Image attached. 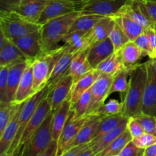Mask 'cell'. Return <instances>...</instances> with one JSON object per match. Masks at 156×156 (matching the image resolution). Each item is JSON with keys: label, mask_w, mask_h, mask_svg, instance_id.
Instances as JSON below:
<instances>
[{"label": "cell", "mask_w": 156, "mask_h": 156, "mask_svg": "<svg viewBox=\"0 0 156 156\" xmlns=\"http://www.w3.org/2000/svg\"><path fill=\"white\" fill-rule=\"evenodd\" d=\"M92 69H93L92 67H91V66L90 65L88 59H86V60L84 61L82 64H80V65L75 69V71L72 73L71 76L73 77L75 82V81L78 80L79 79L82 78V76L88 74V73H90Z\"/></svg>", "instance_id": "obj_46"}, {"label": "cell", "mask_w": 156, "mask_h": 156, "mask_svg": "<svg viewBox=\"0 0 156 156\" xmlns=\"http://www.w3.org/2000/svg\"><path fill=\"white\" fill-rule=\"evenodd\" d=\"M149 16L156 24V0H143Z\"/></svg>", "instance_id": "obj_47"}, {"label": "cell", "mask_w": 156, "mask_h": 156, "mask_svg": "<svg viewBox=\"0 0 156 156\" xmlns=\"http://www.w3.org/2000/svg\"><path fill=\"white\" fill-rule=\"evenodd\" d=\"M114 76L101 73L92 86L91 87V99L87 110L88 115L99 114L98 111L105 104L107 98L109 97L110 89L112 85Z\"/></svg>", "instance_id": "obj_8"}, {"label": "cell", "mask_w": 156, "mask_h": 156, "mask_svg": "<svg viewBox=\"0 0 156 156\" xmlns=\"http://www.w3.org/2000/svg\"><path fill=\"white\" fill-rule=\"evenodd\" d=\"M57 142L52 141L48 147L39 156H57Z\"/></svg>", "instance_id": "obj_50"}, {"label": "cell", "mask_w": 156, "mask_h": 156, "mask_svg": "<svg viewBox=\"0 0 156 156\" xmlns=\"http://www.w3.org/2000/svg\"><path fill=\"white\" fill-rule=\"evenodd\" d=\"M102 117H104V116L101 115V114L91 115L89 120L85 123V124L80 129L76 138L72 143L70 149L75 147V146H81V145L89 144L94 140L96 130L98 127V125Z\"/></svg>", "instance_id": "obj_22"}, {"label": "cell", "mask_w": 156, "mask_h": 156, "mask_svg": "<svg viewBox=\"0 0 156 156\" xmlns=\"http://www.w3.org/2000/svg\"><path fill=\"white\" fill-rule=\"evenodd\" d=\"M132 136L126 129L123 133L111 142L104 150L97 154L96 156H117L126 145L132 141Z\"/></svg>", "instance_id": "obj_32"}, {"label": "cell", "mask_w": 156, "mask_h": 156, "mask_svg": "<svg viewBox=\"0 0 156 156\" xmlns=\"http://www.w3.org/2000/svg\"><path fill=\"white\" fill-rule=\"evenodd\" d=\"M0 156H12V155H9L7 152H3V153L0 154Z\"/></svg>", "instance_id": "obj_56"}, {"label": "cell", "mask_w": 156, "mask_h": 156, "mask_svg": "<svg viewBox=\"0 0 156 156\" xmlns=\"http://www.w3.org/2000/svg\"><path fill=\"white\" fill-rule=\"evenodd\" d=\"M147 65V82L143 98V113L156 117V73L149 59Z\"/></svg>", "instance_id": "obj_15"}, {"label": "cell", "mask_w": 156, "mask_h": 156, "mask_svg": "<svg viewBox=\"0 0 156 156\" xmlns=\"http://www.w3.org/2000/svg\"><path fill=\"white\" fill-rule=\"evenodd\" d=\"M126 129H128L129 133L131 134L133 139L140 136L143 135L145 133L140 123L135 117H129V118H128L127 128Z\"/></svg>", "instance_id": "obj_45"}, {"label": "cell", "mask_w": 156, "mask_h": 156, "mask_svg": "<svg viewBox=\"0 0 156 156\" xmlns=\"http://www.w3.org/2000/svg\"><path fill=\"white\" fill-rule=\"evenodd\" d=\"M71 111L70 96L64 101L56 109L52 111L51 135L53 141H58L62 129L66 123Z\"/></svg>", "instance_id": "obj_17"}, {"label": "cell", "mask_w": 156, "mask_h": 156, "mask_svg": "<svg viewBox=\"0 0 156 156\" xmlns=\"http://www.w3.org/2000/svg\"><path fill=\"white\" fill-rule=\"evenodd\" d=\"M41 26L13 11L1 10L0 12V31L11 41L37 31L41 28Z\"/></svg>", "instance_id": "obj_3"}, {"label": "cell", "mask_w": 156, "mask_h": 156, "mask_svg": "<svg viewBox=\"0 0 156 156\" xmlns=\"http://www.w3.org/2000/svg\"><path fill=\"white\" fill-rule=\"evenodd\" d=\"M23 104L21 108H19L16 114H15L11 121L5 127L2 133L0 134V154L9 151L11 146L13 143L15 137L18 130V124H19V117L21 114V108H22Z\"/></svg>", "instance_id": "obj_26"}, {"label": "cell", "mask_w": 156, "mask_h": 156, "mask_svg": "<svg viewBox=\"0 0 156 156\" xmlns=\"http://www.w3.org/2000/svg\"><path fill=\"white\" fill-rule=\"evenodd\" d=\"M122 59L120 50L114 51L108 58L102 61L95 68L99 73L106 74L108 76H114L120 71L126 69Z\"/></svg>", "instance_id": "obj_27"}, {"label": "cell", "mask_w": 156, "mask_h": 156, "mask_svg": "<svg viewBox=\"0 0 156 156\" xmlns=\"http://www.w3.org/2000/svg\"><path fill=\"white\" fill-rule=\"evenodd\" d=\"M52 111L39 129L21 149V156H39L49 146L53 140L51 135Z\"/></svg>", "instance_id": "obj_6"}, {"label": "cell", "mask_w": 156, "mask_h": 156, "mask_svg": "<svg viewBox=\"0 0 156 156\" xmlns=\"http://www.w3.org/2000/svg\"><path fill=\"white\" fill-rule=\"evenodd\" d=\"M133 68V66L126 67L114 76L109 95L115 92H119L120 94H126L129 88V80H127V77L129 76Z\"/></svg>", "instance_id": "obj_35"}, {"label": "cell", "mask_w": 156, "mask_h": 156, "mask_svg": "<svg viewBox=\"0 0 156 156\" xmlns=\"http://www.w3.org/2000/svg\"><path fill=\"white\" fill-rule=\"evenodd\" d=\"M117 14L127 15L145 29H156L155 23L149 16L143 0H128Z\"/></svg>", "instance_id": "obj_13"}, {"label": "cell", "mask_w": 156, "mask_h": 156, "mask_svg": "<svg viewBox=\"0 0 156 156\" xmlns=\"http://www.w3.org/2000/svg\"><path fill=\"white\" fill-rule=\"evenodd\" d=\"M67 48L68 47L66 44L60 46L56 50L43 54L32 63L34 78L33 89L34 93L41 91L47 86L49 78L54 69L55 65Z\"/></svg>", "instance_id": "obj_4"}, {"label": "cell", "mask_w": 156, "mask_h": 156, "mask_svg": "<svg viewBox=\"0 0 156 156\" xmlns=\"http://www.w3.org/2000/svg\"><path fill=\"white\" fill-rule=\"evenodd\" d=\"M49 0H19L5 10L13 11L27 20L37 23Z\"/></svg>", "instance_id": "obj_14"}, {"label": "cell", "mask_w": 156, "mask_h": 156, "mask_svg": "<svg viewBox=\"0 0 156 156\" xmlns=\"http://www.w3.org/2000/svg\"><path fill=\"white\" fill-rule=\"evenodd\" d=\"M23 104H17L15 102L0 104V134L4 131Z\"/></svg>", "instance_id": "obj_36"}, {"label": "cell", "mask_w": 156, "mask_h": 156, "mask_svg": "<svg viewBox=\"0 0 156 156\" xmlns=\"http://www.w3.org/2000/svg\"><path fill=\"white\" fill-rule=\"evenodd\" d=\"M127 122L128 119H126L115 129L109 131L108 133H106L103 136L99 137L98 139L91 142L90 143V148L92 149L93 152L97 155L102 150H104L111 142L114 141L117 137H118L120 134L123 133L126 130V128H127Z\"/></svg>", "instance_id": "obj_28"}, {"label": "cell", "mask_w": 156, "mask_h": 156, "mask_svg": "<svg viewBox=\"0 0 156 156\" xmlns=\"http://www.w3.org/2000/svg\"><path fill=\"white\" fill-rule=\"evenodd\" d=\"M145 32L149 37L151 47H152V50L156 56V29L152 28V27L145 29Z\"/></svg>", "instance_id": "obj_49"}, {"label": "cell", "mask_w": 156, "mask_h": 156, "mask_svg": "<svg viewBox=\"0 0 156 156\" xmlns=\"http://www.w3.org/2000/svg\"><path fill=\"white\" fill-rule=\"evenodd\" d=\"M73 82L74 79L73 76L70 74H66L50 88L49 97L50 98L52 111L56 109L64 101L69 97Z\"/></svg>", "instance_id": "obj_16"}, {"label": "cell", "mask_w": 156, "mask_h": 156, "mask_svg": "<svg viewBox=\"0 0 156 156\" xmlns=\"http://www.w3.org/2000/svg\"><path fill=\"white\" fill-rule=\"evenodd\" d=\"M114 51V45L110 38L108 37L96 43L90 47L87 55V59L91 67L95 69L102 61L105 60Z\"/></svg>", "instance_id": "obj_18"}, {"label": "cell", "mask_w": 156, "mask_h": 156, "mask_svg": "<svg viewBox=\"0 0 156 156\" xmlns=\"http://www.w3.org/2000/svg\"><path fill=\"white\" fill-rule=\"evenodd\" d=\"M101 73H99L97 69H94L90 73L82 76V78L73 82L72 86L71 92H70V101L71 106L74 105L78 99L84 94L86 91L91 88L96 79L100 76Z\"/></svg>", "instance_id": "obj_25"}, {"label": "cell", "mask_w": 156, "mask_h": 156, "mask_svg": "<svg viewBox=\"0 0 156 156\" xmlns=\"http://www.w3.org/2000/svg\"><path fill=\"white\" fill-rule=\"evenodd\" d=\"M90 147V143L89 144H85V145H81V146H75V147L71 148L64 152L61 156H78L80 153H82L84 150L87 149L88 148Z\"/></svg>", "instance_id": "obj_48"}, {"label": "cell", "mask_w": 156, "mask_h": 156, "mask_svg": "<svg viewBox=\"0 0 156 156\" xmlns=\"http://www.w3.org/2000/svg\"><path fill=\"white\" fill-rule=\"evenodd\" d=\"M105 16L98 15H82L81 14L75 20L69 31H81L84 33H88Z\"/></svg>", "instance_id": "obj_33"}, {"label": "cell", "mask_w": 156, "mask_h": 156, "mask_svg": "<svg viewBox=\"0 0 156 156\" xmlns=\"http://www.w3.org/2000/svg\"><path fill=\"white\" fill-rule=\"evenodd\" d=\"M132 141L137 147L146 149L149 146L156 143V136L152 134L144 133L140 136L133 139Z\"/></svg>", "instance_id": "obj_43"}, {"label": "cell", "mask_w": 156, "mask_h": 156, "mask_svg": "<svg viewBox=\"0 0 156 156\" xmlns=\"http://www.w3.org/2000/svg\"><path fill=\"white\" fill-rule=\"evenodd\" d=\"M78 53L79 52H74L70 50L68 47L65 53L57 61L50 78H49L47 85H49L50 88H52L58 81L60 80L65 75L68 74L69 69L71 65L72 61Z\"/></svg>", "instance_id": "obj_24"}, {"label": "cell", "mask_w": 156, "mask_h": 156, "mask_svg": "<svg viewBox=\"0 0 156 156\" xmlns=\"http://www.w3.org/2000/svg\"><path fill=\"white\" fill-rule=\"evenodd\" d=\"M151 62H152V65H153L154 69H155V71L156 73V58H154V59H150Z\"/></svg>", "instance_id": "obj_53"}, {"label": "cell", "mask_w": 156, "mask_h": 156, "mask_svg": "<svg viewBox=\"0 0 156 156\" xmlns=\"http://www.w3.org/2000/svg\"><path fill=\"white\" fill-rule=\"evenodd\" d=\"M145 155L156 156V143L149 146V147L145 149Z\"/></svg>", "instance_id": "obj_51"}, {"label": "cell", "mask_w": 156, "mask_h": 156, "mask_svg": "<svg viewBox=\"0 0 156 156\" xmlns=\"http://www.w3.org/2000/svg\"><path fill=\"white\" fill-rule=\"evenodd\" d=\"M126 119L128 118L124 117L122 114L102 117L100 123L98 125V127L96 130L94 140L92 141L98 139L99 137L103 136L106 133H108L109 131L115 129L117 126H119Z\"/></svg>", "instance_id": "obj_34"}, {"label": "cell", "mask_w": 156, "mask_h": 156, "mask_svg": "<svg viewBox=\"0 0 156 156\" xmlns=\"http://www.w3.org/2000/svg\"><path fill=\"white\" fill-rule=\"evenodd\" d=\"M62 42L67 45L70 50L80 52L90 48L87 39V33L81 31H69L63 38Z\"/></svg>", "instance_id": "obj_31"}, {"label": "cell", "mask_w": 156, "mask_h": 156, "mask_svg": "<svg viewBox=\"0 0 156 156\" xmlns=\"http://www.w3.org/2000/svg\"><path fill=\"white\" fill-rule=\"evenodd\" d=\"M22 62H28V60L19 48L8 38L4 46L0 48V66H12Z\"/></svg>", "instance_id": "obj_23"}, {"label": "cell", "mask_w": 156, "mask_h": 156, "mask_svg": "<svg viewBox=\"0 0 156 156\" xmlns=\"http://www.w3.org/2000/svg\"><path fill=\"white\" fill-rule=\"evenodd\" d=\"M78 156H96V154L93 152L91 148H88L87 149L84 150L82 153L79 154Z\"/></svg>", "instance_id": "obj_52"}, {"label": "cell", "mask_w": 156, "mask_h": 156, "mask_svg": "<svg viewBox=\"0 0 156 156\" xmlns=\"http://www.w3.org/2000/svg\"><path fill=\"white\" fill-rule=\"evenodd\" d=\"M144 156H146V155H144Z\"/></svg>", "instance_id": "obj_57"}, {"label": "cell", "mask_w": 156, "mask_h": 156, "mask_svg": "<svg viewBox=\"0 0 156 156\" xmlns=\"http://www.w3.org/2000/svg\"><path fill=\"white\" fill-rule=\"evenodd\" d=\"M91 115L85 114V116L76 118L73 111H70L69 116L62 129V133L57 141V156H61L64 152L70 149L72 143L77 136L78 133L90 119Z\"/></svg>", "instance_id": "obj_7"}, {"label": "cell", "mask_w": 156, "mask_h": 156, "mask_svg": "<svg viewBox=\"0 0 156 156\" xmlns=\"http://www.w3.org/2000/svg\"><path fill=\"white\" fill-rule=\"evenodd\" d=\"M134 43H135L140 49L144 50V51L147 53L148 56H149L150 59L156 58L155 54L154 53L153 50H152V47H151L149 37H148L147 34H146L145 30L143 34H141L140 36L137 37L136 39L134 41Z\"/></svg>", "instance_id": "obj_42"}, {"label": "cell", "mask_w": 156, "mask_h": 156, "mask_svg": "<svg viewBox=\"0 0 156 156\" xmlns=\"http://www.w3.org/2000/svg\"><path fill=\"white\" fill-rule=\"evenodd\" d=\"M33 67L32 63H29L23 73L14 102L17 104L24 103L27 99L35 94L33 89Z\"/></svg>", "instance_id": "obj_21"}, {"label": "cell", "mask_w": 156, "mask_h": 156, "mask_svg": "<svg viewBox=\"0 0 156 156\" xmlns=\"http://www.w3.org/2000/svg\"><path fill=\"white\" fill-rule=\"evenodd\" d=\"M115 23L113 17L105 16L100 20L94 27L87 33V39L89 47H91L96 43L101 41L109 37Z\"/></svg>", "instance_id": "obj_20"}, {"label": "cell", "mask_w": 156, "mask_h": 156, "mask_svg": "<svg viewBox=\"0 0 156 156\" xmlns=\"http://www.w3.org/2000/svg\"><path fill=\"white\" fill-rule=\"evenodd\" d=\"M67 1H71L74 2H80V3H84L85 2H88V0H67Z\"/></svg>", "instance_id": "obj_54"}, {"label": "cell", "mask_w": 156, "mask_h": 156, "mask_svg": "<svg viewBox=\"0 0 156 156\" xmlns=\"http://www.w3.org/2000/svg\"><path fill=\"white\" fill-rule=\"evenodd\" d=\"M29 63L30 62H18L9 67L6 89V102L15 101V94L23 73Z\"/></svg>", "instance_id": "obj_19"}, {"label": "cell", "mask_w": 156, "mask_h": 156, "mask_svg": "<svg viewBox=\"0 0 156 156\" xmlns=\"http://www.w3.org/2000/svg\"><path fill=\"white\" fill-rule=\"evenodd\" d=\"M146 62L134 66L129 78V88L123 99L124 117H135L143 114V98L147 82Z\"/></svg>", "instance_id": "obj_1"}, {"label": "cell", "mask_w": 156, "mask_h": 156, "mask_svg": "<svg viewBox=\"0 0 156 156\" xmlns=\"http://www.w3.org/2000/svg\"><path fill=\"white\" fill-rule=\"evenodd\" d=\"M120 55L125 66L131 67L139 64L138 62L144 56H148L147 53L140 49L134 41H129L120 50Z\"/></svg>", "instance_id": "obj_29"}, {"label": "cell", "mask_w": 156, "mask_h": 156, "mask_svg": "<svg viewBox=\"0 0 156 156\" xmlns=\"http://www.w3.org/2000/svg\"><path fill=\"white\" fill-rule=\"evenodd\" d=\"M10 66H0V104L6 102V89L9 70Z\"/></svg>", "instance_id": "obj_41"}, {"label": "cell", "mask_w": 156, "mask_h": 156, "mask_svg": "<svg viewBox=\"0 0 156 156\" xmlns=\"http://www.w3.org/2000/svg\"><path fill=\"white\" fill-rule=\"evenodd\" d=\"M108 37L112 42L115 51L120 50L126 43L130 41L121 26L116 21Z\"/></svg>", "instance_id": "obj_37"}, {"label": "cell", "mask_w": 156, "mask_h": 156, "mask_svg": "<svg viewBox=\"0 0 156 156\" xmlns=\"http://www.w3.org/2000/svg\"><path fill=\"white\" fill-rule=\"evenodd\" d=\"M80 12H73L50 20L41 26V33L44 54L59 47V44L69 32Z\"/></svg>", "instance_id": "obj_2"}, {"label": "cell", "mask_w": 156, "mask_h": 156, "mask_svg": "<svg viewBox=\"0 0 156 156\" xmlns=\"http://www.w3.org/2000/svg\"><path fill=\"white\" fill-rule=\"evenodd\" d=\"M14 156H21V149L18 150L17 152H15V153L13 154Z\"/></svg>", "instance_id": "obj_55"}, {"label": "cell", "mask_w": 156, "mask_h": 156, "mask_svg": "<svg viewBox=\"0 0 156 156\" xmlns=\"http://www.w3.org/2000/svg\"><path fill=\"white\" fill-rule=\"evenodd\" d=\"M144 155L145 149L137 147L133 142L130 141L117 156H144Z\"/></svg>", "instance_id": "obj_44"}, {"label": "cell", "mask_w": 156, "mask_h": 156, "mask_svg": "<svg viewBox=\"0 0 156 156\" xmlns=\"http://www.w3.org/2000/svg\"><path fill=\"white\" fill-rule=\"evenodd\" d=\"M91 99V88L85 91L77 101L71 106V111H73L76 118L85 116L89 106Z\"/></svg>", "instance_id": "obj_38"}, {"label": "cell", "mask_w": 156, "mask_h": 156, "mask_svg": "<svg viewBox=\"0 0 156 156\" xmlns=\"http://www.w3.org/2000/svg\"><path fill=\"white\" fill-rule=\"evenodd\" d=\"M128 0H88L84 2L82 15H98L113 17L124 6Z\"/></svg>", "instance_id": "obj_12"}, {"label": "cell", "mask_w": 156, "mask_h": 156, "mask_svg": "<svg viewBox=\"0 0 156 156\" xmlns=\"http://www.w3.org/2000/svg\"><path fill=\"white\" fill-rule=\"evenodd\" d=\"M141 124L143 130L146 133L152 134L156 136V117L150 114L143 113L140 115L135 117Z\"/></svg>", "instance_id": "obj_40"}, {"label": "cell", "mask_w": 156, "mask_h": 156, "mask_svg": "<svg viewBox=\"0 0 156 156\" xmlns=\"http://www.w3.org/2000/svg\"><path fill=\"white\" fill-rule=\"evenodd\" d=\"M113 18L121 26L130 41H134L137 37L144 32V27L127 15L123 14H117L113 16Z\"/></svg>", "instance_id": "obj_30"}, {"label": "cell", "mask_w": 156, "mask_h": 156, "mask_svg": "<svg viewBox=\"0 0 156 156\" xmlns=\"http://www.w3.org/2000/svg\"><path fill=\"white\" fill-rule=\"evenodd\" d=\"M84 3L74 2L67 0H49L37 23L43 25L50 20L67 14L82 11Z\"/></svg>", "instance_id": "obj_9"}, {"label": "cell", "mask_w": 156, "mask_h": 156, "mask_svg": "<svg viewBox=\"0 0 156 156\" xmlns=\"http://www.w3.org/2000/svg\"><path fill=\"white\" fill-rule=\"evenodd\" d=\"M50 90V88L49 85H47L43 89H41V91L34 94L30 98H28L24 102V105L21 108V114H20L18 133H17V136L15 137V140H14L13 143L11 146L10 149L7 152L9 155H13V154L18 149L21 136H22L23 133H24L27 123L30 121V118L32 117L34 113L35 112V111L37 108V107L39 106L41 102L49 94Z\"/></svg>", "instance_id": "obj_5"}, {"label": "cell", "mask_w": 156, "mask_h": 156, "mask_svg": "<svg viewBox=\"0 0 156 156\" xmlns=\"http://www.w3.org/2000/svg\"><path fill=\"white\" fill-rule=\"evenodd\" d=\"M123 102H120L117 99H110L107 103L101 106L98 111V114L104 117L116 115L123 113Z\"/></svg>", "instance_id": "obj_39"}, {"label": "cell", "mask_w": 156, "mask_h": 156, "mask_svg": "<svg viewBox=\"0 0 156 156\" xmlns=\"http://www.w3.org/2000/svg\"><path fill=\"white\" fill-rule=\"evenodd\" d=\"M12 42L24 53L29 62L33 63L44 54L41 29L27 35L12 40Z\"/></svg>", "instance_id": "obj_10"}, {"label": "cell", "mask_w": 156, "mask_h": 156, "mask_svg": "<svg viewBox=\"0 0 156 156\" xmlns=\"http://www.w3.org/2000/svg\"><path fill=\"white\" fill-rule=\"evenodd\" d=\"M51 111V103H50V98L49 97L48 94L44 98V100L41 102L39 106L37 107V108L35 111V112L34 113L30 121L27 123V126H26L25 129L23 133L22 136H21L18 150L21 149L30 140L32 136L39 129L40 126L42 125V123H44L45 119L47 118L48 114Z\"/></svg>", "instance_id": "obj_11"}]
</instances>
